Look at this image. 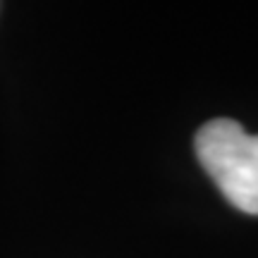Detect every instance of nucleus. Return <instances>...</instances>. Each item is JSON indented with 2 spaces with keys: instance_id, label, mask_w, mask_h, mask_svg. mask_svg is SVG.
Wrapping results in <instances>:
<instances>
[{
  "instance_id": "1",
  "label": "nucleus",
  "mask_w": 258,
  "mask_h": 258,
  "mask_svg": "<svg viewBox=\"0 0 258 258\" xmlns=\"http://www.w3.org/2000/svg\"><path fill=\"white\" fill-rule=\"evenodd\" d=\"M196 156L234 208L258 215V134L234 120H211L196 134Z\"/></svg>"
}]
</instances>
